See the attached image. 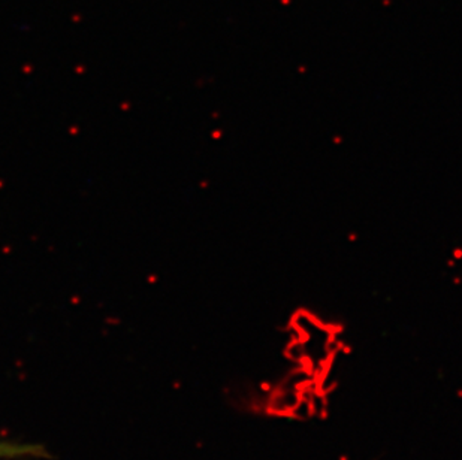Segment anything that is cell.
Segmentation results:
<instances>
[{"label":"cell","mask_w":462,"mask_h":460,"mask_svg":"<svg viewBox=\"0 0 462 460\" xmlns=\"http://www.w3.org/2000/svg\"><path fill=\"white\" fill-rule=\"evenodd\" d=\"M44 456V450L37 445L0 443V459H18V457H39Z\"/></svg>","instance_id":"cell-1"}]
</instances>
